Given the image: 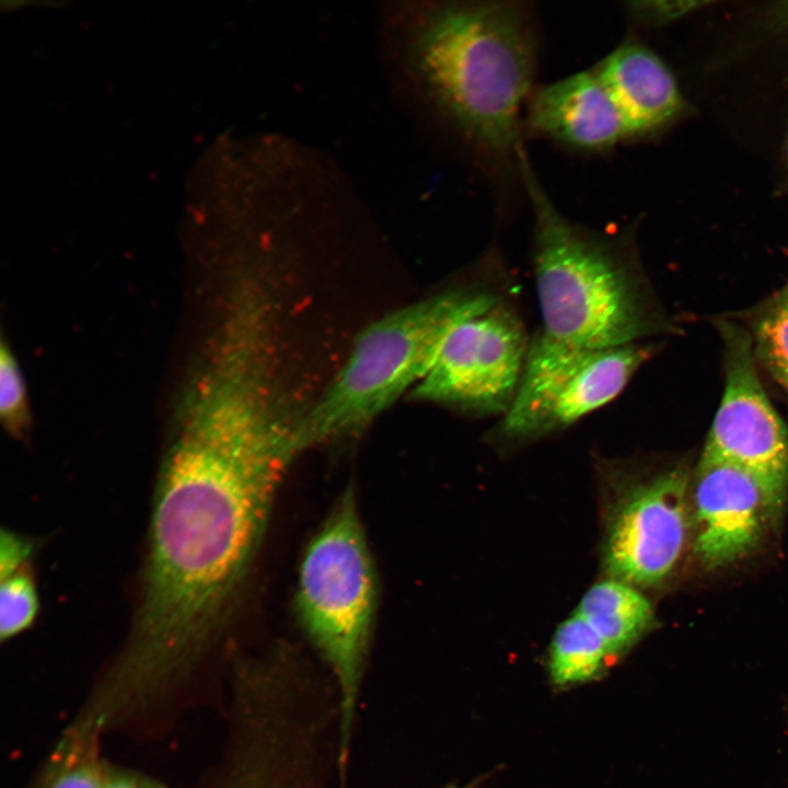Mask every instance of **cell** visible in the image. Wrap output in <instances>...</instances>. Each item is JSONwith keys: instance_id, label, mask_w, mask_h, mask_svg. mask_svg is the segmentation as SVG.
Returning <instances> with one entry per match:
<instances>
[{"instance_id": "cell-1", "label": "cell", "mask_w": 788, "mask_h": 788, "mask_svg": "<svg viewBox=\"0 0 788 788\" xmlns=\"http://www.w3.org/2000/svg\"><path fill=\"white\" fill-rule=\"evenodd\" d=\"M300 453L292 418L240 398L172 451L158 482L141 604L111 670L124 693L154 699L210 645Z\"/></svg>"}, {"instance_id": "cell-9", "label": "cell", "mask_w": 788, "mask_h": 788, "mask_svg": "<svg viewBox=\"0 0 788 788\" xmlns=\"http://www.w3.org/2000/svg\"><path fill=\"white\" fill-rule=\"evenodd\" d=\"M719 328L726 383L700 457L744 470L780 510L788 489V429L761 384L750 336L731 323Z\"/></svg>"}, {"instance_id": "cell-10", "label": "cell", "mask_w": 788, "mask_h": 788, "mask_svg": "<svg viewBox=\"0 0 788 788\" xmlns=\"http://www.w3.org/2000/svg\"><path fill=\"white\" fill-rule=\"evenodd\" d=\"M693 482V551L708 569L752 552L779 512L758 482L734 465L700 457Z\"/></svg>"}, {"instance_id": "cell-23", "label": "cell", "mask_w": 788, "mask_h": 788, "mask_svg": "<svg viewBox=\"0 0 788 788\" xmlns=\"http://www.w3.org/2000/svg\"><path fill=\"white\" fill-rule=\"evenodd\" d=\"M785 185L788 188V137H787V146H786V181Z\"/></svg>"}, {"instance_id": "cell-26", "label": "cell", "mask_w": 788, "mask_h": 788, "mask_svg": "<svg viewBox=\"0 0 788 788\" xmlns=\"http://www.w3.org/2000/svg\"><path fill=\"white\" fill-rule=\"evenodd\" d=\"M787 712H788V707H787Z\"/></svg>"}, {"instance_id": "cell-21", "label": "cell", "mask_w": 788, "mask_h": 788, "mask_svg": "<svg viewBox=\"0 0 788 788\" xmlns=\"http://www.w3.org/2000/svg\"><path fill=\"white\" fill-rule=\"evenodd\" d=\"M102 788H167L147 775L106 766Z\"/></svg>"}, {"instance_id": "cell-3", "label": "cell", "mask_w": 788, "mask_h": 788, "mask_svg": "<svg viewBox=\"0 0 788 788\" xmlns=\"http://www.w3.org/2000/svg\"><path fill=\"white\" fill-rule=\"evenodd\" d=\"M519 177L533 216L542 332L586 348L641 343L667 328L629 234L582 225L553 202L524 151Z\"/></svg>"}, {"instance_id": "cell-18", "label": "cell", "mask_w": 788, "mask_h": 788, "mask_svg": "<svg viewBox=\"0 0 788 788\" xmlns=\"http://www.w3.org/2000/svg\"><path fill=\"white\" fill-rule=\"evenodd\" d=\"M0 414L13 432L20 431L27 420L23 381L11 352L2 346L0 357Z\"/></svg>"}, {"instance_id": "cell-13", "label": "cell", "mask_w": 788, "mask_h": 788, "mask_svg": "<svg viewBox=\"0 0 788 788\" xmlns=\"http://www.w3.org/2000/svg\"><path fill=\"white\" fill-rule=\"evenodd\" d=\"M576 613L599 634L613 660L627 653L654 624L652 606L640 589L609 577L589 588Z\"/></svg>"}, {"instance_id": "cell-4", "label": "cell", "mask_w": 788, "mask_h": 788, "mask_svg": "<svg viewBox=\"0 0 788 788\" xmlns=\"http://www.w3.org/2000/svg\"><path fill=\"white\" fill-rule=\"evenodd\" d=\"M486 282L451 288L370 324L317 402L298 418L305 450L367 427L434 363L450 333L500 301Z\"/></svg>"}, {"instance_id": "cell-24", "label": "cell", "mask_w": 788, "mask_h": 788, "mask_svg": "<svg viewBox=\"0 0 788 788\" xmlns=\"http://www.w3.org/2000/svg\"><path fill=\"white\" fill-rule=\"evenodd\" d=\"M443 788H470V787L459 786V785H448V786H445V787H443Z\"/></svg>"}, {"instance_id": "cell-5", "label": "cell", "mask_w": 788, "mask_h": 788, "mask_svg": "<svg viewBox=\"0 0 788 788\" xmlns=\"http://www.w3.org/2000/svg\"><path fill=\"white\" fill-rule=\"evenodd\" d=\"M297 607L308 637L335 675L347 737L376 609L374 566L351 487L306 547Z\"/></svg>"}, {"instance_id": "cell-17", "label": "cell", "mask_w": 788, "mask_h": 788, "mask_svg": "<svg viewBox=\"0 0 788 788\" xmlns=\"http://www.w3.org/2000/svg\"><path fill=\"white\" fill-rule=\"evenodd\" d=\"M757 350L778 381L788 378V294L758 325Z\"/></svg>"}, {"instance_id": "cell-6", "label": "cell", "mask_w": 788, "mask_h": 788, "mask_svg": "<svg viewBox=\"0 0 788 788\" xmlns=\"http://www.w3.org/2000/svg\"><path fill=\"white\" fill-rule=\"evenodd\" d=\"M602 561L609 578L657 588L673 573L692 525V479L682 466L649 477L602 463Z\"/></svg>"}, {"instance_id": "cell-16", "label": "cell", "mask_w": 788, "mask_h": 788, "mask_svg": "<svg viewBox=\"0 0 788 788\" xmlns=\"http://www.w3.org/2000/svg\"><path fill=\"white\" fill-rule=\"evenodd\" d=\"M38 599L33 578L25 567L1 579L0 636L11 639L28 628L35 619Z\"/></svg>"}, {"instance_id": "cell-19", "label": "cell", "mask_w": 788, "mask_h": 788, "mask_svg": "<svg viewBox=\"0 0 788 788\" xmlns=\"http://www.w3.org/2000/svg\"><path fill=\"white\" fill-rule=\"evenodd\" d=\"M707 1H631L626 3L627 15L637 24L659 27L673 23L698 10Z\"/></svg>"}, {"instance_id": "cell-11", "label": "cell", "mask_w": 788, "mask_h": 788, "mask_svg": "<svg viewBox=\"0 0 788 788\" xmlns=\"http://www.w3.org/2000/svg\"><path fill=\"white\" fill-rule=\"evenodd\" d=\"M523 128L569 149L604 152L627 139L622 117L595 69L536 88Z\"/></svg>"}, {"instance_id": "cell-20", "label": "cell", "mask_w": 788, "mask_h": 788, "mask_svg": "<svg viewBox=\"0 0 788 788\" xmlns=\"http://www.w3.org/2000/svg\"><path fill=\"white\" fill-rule=\"evenodd\" d=\"M32 543L9 530L0 536V579L25 567L32 553Z\"/></svg>"}, {"instance_id": "cell-7", "label": "cell", "mask_w": 788, "mask_h": 788, "mask_svg": "<svg viewBox=\"0 0 788 788\" xmlns=\"http://www.w3.org/2000/svg\"><path fill=\"white\" fill-rule=\"evenodd\" d=\"M653 349L642 343L586 348L541 331L530 340L515 396L495 432L522 442L569 427L614 399Z\"/></svg>"}, {"instance_id": "cell-15", "label": "cell", "mask_w": 788, "mask_h": 788, "mask_svg": "<svg viewBox=\"0 0 788 788\" xmlns=\"http://www.w3.org/2000/svg\"><path fill=\"white\" fill-rule=\"evenodd\" d=\"M99 740L68 728L35 788H102L107 765L100 757Z\"/></svg>"}, {"instance_id": "cell-2", "label": "cell", "mask_w": 788, "mask_h": 788, "mask_svg": "<svg viewBox=\"0 0 788 788\" xmlns=\"http://www.w3.org/2000/svg\"><path fill=\"white\" fill-rule=\"evenodd\" d=\"M538 47L533 10L518 1L447 4L421 31L430 90L487 171L519 173Z\"/></svg>"}, {"instance_id": "cell-25", "label": "cell", "mask_w": 788, "mask_h": 788, "mask_svg": "<svg viewBox=\"0 0 788 788\" xmlns=\"http://www.w3.org/2000/svg\"><path fill=\"white\" fill-rule=\"evenodd\" d=\"M779 382H780V383L787 389V391H788V378L783 379V380H780Z\"/></svg>"}, {"instance_id": "cell-14", "label": "cell", "mask_w": 788, "mask_h": 788, "mask_svg": "<svg viewBox=\"0 0 788 788\" xmlns=\"http://www.w3.org/2000/svg\"><path fill=\"white\" fill-rule=\"evenodd\" d=\"M612 661L599 634L575 612L553 636L548 673L555 686L568 688L598 680Z\"/></svg>"}, {"instance_id": "cell-12", "label": "cell", "mask_w": 788, "mask_h": 788, "mask_svg": "<svg viewBox=\"0 0 788 788\" xmlns=\"http://www.w3.org/2000/svg\"><path fill=\"white\" fill-rule=\"evenodd\" d=\"M594 69L618 109L627 139L659 130L685 108L669 67L637 40L622 42Z\"/></svg>"}, {"instance_id": "cell-22", "label": "cell", "mask_w": 788, "mask_h": 788, "mask_svg": "<svg viewBox=\"0 0 788 788\" xmlns=\"http://www.w3.org/2000/svg\"><path fill=\"white\" fill-rule=\"evenodd\" d=\"M229 788H256V787L247 781L233 779V781L231 783Z\"/></svg>"}, {"instance_id": "cell-8", "label": "cell", "mask_w": 788, "mask_h": 788, "mask_svg": "<svg viewBox=\"0 0 788 788\" xmlns=\"http://www.w3.org/2000/svg\"><path fill=\"white\" fill-rule=\"evenodd\" d=\"M529 346L521 316L502 300L450 333L412 393L471 414L502 416L515 396Z\"/></svg>"}]
</instances>
